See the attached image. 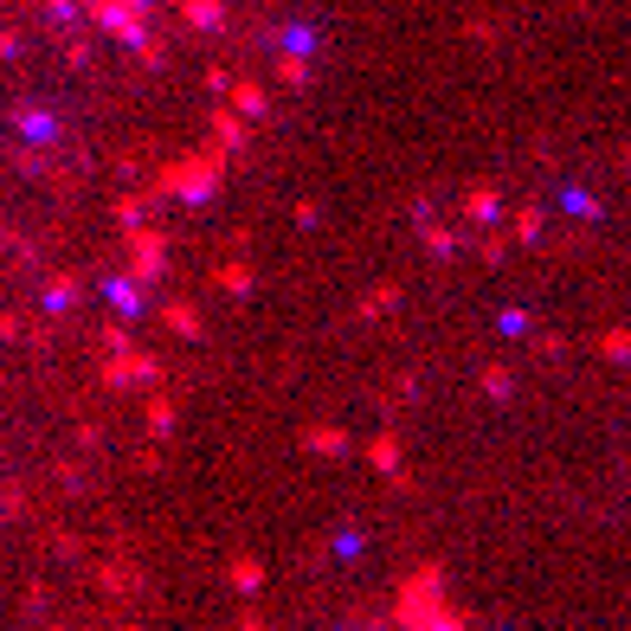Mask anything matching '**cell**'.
Masks as SVG:
<instances>
[{
  "label": "cell",
  "instance_id": "obj_3",
  "mask_svg": "<svg viewBox=\"0 0 631 631\" xmlns=\"http://www.w3.org/2000/svg\"><path fill=\"white\" fill-rule=\"evenodd\" d=\"M348 631H368V625H348Z\"/></svg>",
  "mask_w": 631,
  "mask_h": 631
},
{
  "label": "cell",
  "instance_id": "obj_1",
  "mask_svg": "<svg viewBox=\"0 0 631 631\" xmlns=\"http://www.w3.org/2000/svg\"><path fill=\"white\" fill-rule=\"evenodd\" d=\"M104 297H110L123 316H143V297H135V284H129V277H110V284H104Z\"/></svg>",
  "mask_w": 631,
  "mask_h": 631
},
{
  "label": "cell",
  "instance_id": "obj_2",
  "mask_svg": "<svg viewBox=\"0 0 631 631\" xmlns=\"http://www.w3.org/2000/svg\"><path fill=\"white\" fill-rule=\"evenodd\" d=\"M329 554H335V560H361V554H368V535H361V528H341V535L329 541Z\"/></svg>",
  "mask_w": 631,
  "mask_h": 631
}]
</instances>
